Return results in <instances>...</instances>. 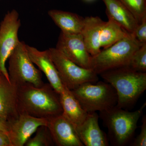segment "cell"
Segmentation results:
<instances>
[{"mask_svg": "<svg viewBox=\"0 0 146 146\" xmlns=\"http://www.w3.org/2000/svg\"><path fill=\"white\" fill-rule=\"evenodd\" d=\"M99 115L96 112L89 113L87 117L75 129L84 145L108 146L107 135L101 129L99 125Z\"/></svg>", "mask_w": 146, "mask_h": 146, "instance_id": "13", "label": "cell"}, {"mask_svg": "<svg viewBox=\"0 0 146 146\" xmlns=\"http://www.w3.org/2000/svg\"><path fill=\"white\" fill-rule=\"evenodd\" d=\"M56 48L77 65L90 69L91 56L81 34H69L61 32Z\"/></svg>", "mask_w": 146, "mask_h": 146, "instance_id": "9", "label": "cell"}, {"mask_svg": "<svg viewBox=\"0 0 146 146\" xmlns=\"http://www.w3.org/2000/svg\"><path fill=\"white\" fill-rule=\"evenodd\" d=\"M49 129L55 145L84 146L74 126L61 115L48 119Z\"/></svg>", "mask_w": 146, "mask_h": 146, "instance_id": "11", "label": "cell"}, {"mask_svg": "<svg viewBox=\"0 0 146 146\" xmlns=\"http://www.w3.org/2000/svg\"><path fill=\"white\" fill-rule=\"evenodd\" d=\"M146 106L145 102L139 109L133 112L115 106L100 112L99 117L107 128L108 138L111 145L124 146L131 143L138 120Z\"/></svg>", "mask_w": 146, "mask_h": 146, "instance_id": "3", "label": "cell"}, {"mask_svg": "<svg viewBox=\"0 0 146 146\" xmlns=\"http://www.w3.org/2000/svg\"><path fill=\"white\" fill-rule=\"evenodd\" d=\"M8 122L7 134L11 145L23 146L39 126L48 125V119L21 113L16 119Z\"/></svg>", "mask_w": 146, "mask_h": 146, "instance_id": "10", "label": "cell"}, {"mask_svg": "<svg viewBox=\"0 0 146 146\" xmlns=\"http://www.w3.org/2000/svg\"><path fill=\"white\" fill-rule=\"evenodd\" d=\"M103 24L101 30L100 42L101 48H106L120 39L127 36L128 33L119 25L110 18Z\"/></svg>", "mask_w": 146, "mask_h": 146, "instance_id": "19", "label": "cell"}, {"mask_svg": "<svg viewBox=\"0 0 146 146\" xmlns=\"http://www.w3.org/2000/svg\"><path fill=\"white\" fill-rule=\"evenodd\" d=\"M18 11H9L0 23V73L9 80L5 63L20 42L18 33L21 20Z\"/></svg>", "mask_w": 146, "mask_h": 146, "instance_id": "8", "label": "cell"}, {"mask_svg": "<svg viewBox=\"0 0 146 146\" xmlns=\"http://www.w3.org/2000/svg\"><path fill=\"white\" fill-rule=\"evenodd\" d=\"M9 130L8 122L0 117V130L7 133Z\"/></svg>", "mask_w": 146, "mask_h": 146, "instance_id": "26", "label": "cell"}, {"mask_svg": "<svg viewBox=\"0 0 146 146\" xmlns=\"http://www.w3.org/2000/svg\"><path fill=\"white\" fill-rule=\"evenodd\" d=\"M18 86L0 73V117L9 122L19 116Z\"/></svg>", "mask_w": 146, "mask_h": 146, "instance_id": "14", "label": "cell"}, {"mask_svg": "<svg viewBox=\"0 0 146 146\" xmlns=\"http://www.w3.org/2000/svg\"><path fill=\"white\" fill-rule=\"evenodd\" d=\"M142 44L133 34H129L91 56L90 69L99 75L110 70L128 66L132 55Z\"/></svg>", "mask_w": 146, "mask_h": 146, "instance_id": "4", "label": "cell"}, {"mask_svg": "<svg viewBox=\"0 0 146 146\" xmlns=\"http://www.w3.org/2000/svg\"><path fill=\"white\" fill-rule=\"evenodd\" d=\"M108 18L112 19L124 30L133 34L138 25L136 18L119 0H103Z\"/></svg>", "mask_w": 146, "mask_h": 146, "instance_id": "15", "label": "cell"}, {"mask_svg": "<svg viewBox=\"0 0 146 146\" xmlns=\"http://www.w3.org/2000/svg\"><path fill=\"white\" fill-rule=\"evenodd\" d=\"M115 89L117 107L127 110L134 106L146 89V73L138 72L125 66L100 74Z\"/></svg>", "mask_w": 146, "mask_h": 146, "instance_id": "2", "label": "cell"}, {"mask_svg": "<svg viewBox=\"0 0 146 146\" xmlns=\"http://www.w3.org/2000/svg\"><path fill=\"white\" fill-rule=\"evenodd\" d=\"M0 146H12L7 133L0 130Z\"/></svg>", "mask_w": 146, "mask_h": 146, "instance_id": "25", "label": "cell"}, {"mask_svg": "<svg viewBox=\"0 0 146 146\" xmlns=\"http://www.w3.org/2000/svg\"><path fill=\"white\" fill-rule=\"evenodd\" d=\"M136 18L138 23L146 16V0H119Z\"/></svg>", "mask_w": 146, "mask_h": 146, "instance_id": "21", "label": "cell"}, {"mask_svg": "<svg viewBox=\"0 0 146 146\" xmlns=\"http://www.w3.org/2000/svg\"><path fill=\"white\" fill-rule=\"evenodd\" d=\"M104 21L98 16L84 18V26L81 34L86 48L91 56L101 51L100 38L101 30Z\"/></svg>", "mask_w": 146, "mask_h": 146, "instance_id": "17", "label": "cell"}, {"mask_svg": "<svg viewBox=\"0 0 146 146\" xmlns=\"http://www.w3.org/2000/svg\"><path fill=\"white\" fill-rule=\"evenodd\" d=\"M48 14L61 32L66 34H81L84 26V18L76 13L52 9Z\"/></svg>", "mask_w": 146, "mask_h": 146, "instance_id": "18", "label": "cell"}, {"mask_svg": "<svg viewBox=\"0 0 146 146\" xmlns=\"http://www.w3.org/2000/svg\"><path fill=\"white\" fill-rule=\"evenodd\" d=\"M71 91L88 113L107 110L117 105V102L115 89L106 82H86Z\"/></svg>", "mask_w": 146, "mask_h": 146, "instance_id": "5", "label": "cell"}, {"mask_svg": "<svg viewBox=\"0 0 146 146\" xmlns=\"http://www.w3.org/2000/svg\"><path fill=\"white\" fill-rule=\"evenodd\" d=\"M141 130L139 135L131 143L130 146H146V116L144 115L142 117Z\"/></svg>", "mask_w": 146, "mask_h": 146, "instance_id": "23", "label": "cell"}, {"mask_svg": "<svg viewBox=\"0 0 146 146\" xmlns=\"http://www.w3.org/2000/svg\"><path fill=\"white\" fill-rule=\"evenodd\" d=\"M59 95L63 109L62 115L75 129L85 121L89 113L83 109L70 90L67 87L65 86Z\"/></svg>", "mask_w": 146, "mask_h": 146, "instance_id": "16", "label": "cell"}, {"mask_svg": "<svg viewBox=\"0 0 146 146\" xmlns=\"http://www.w3.org/2000/svg\"><path fill=\"white\" fill-rule=\"evenodd\" d=\"M17 96L20 114L48 119L63 112L60 95L49 83L39 87L30 83L21 84Z\"/></svg>", "mask_w": 146, "mask_h": 146, "instance_id": "1", "label": "cell"}, {"mask_svg": "<svg viewBox=\"0 0 146 146\" xmlns=\"http://www.w3.org/2000/svg\"><path fill=\"white\" fill-rule=\"evenodd\" d=\"M48 50L62 83L69 90H74L86 82L99 81L98 75L91 69L77 65L56 48H50Z\"/></svg>", "mask_w": 146, "mask_h": 146, "instance_id": "7", "label": "cell"}, {"mask_svg": "<svg viewBox=\"0 0 146 146\" xmlns=\"http://www.w3.org/2000/svg\"><path fill=\"white\" fill-rule=\"evenodd\" d=\"M35 135L30 138L25 144L26 146H52L55 145L51 134L47 126H39Z\"/></svg>", "mask_w": 146, "mask_h": 146, "instance_id": "20", "label": "cell"}, {"mask_svg": "<svg viewBox=\"0 0 146 146\" xmlns=\"http://www.w3.org/2000/svg\"><path fill=\"white\" fill-rule=\"evenodd\" d=\"M29 57L33 63L44 74L49 83L58 94L65 89L57 69L52 59L48 50L40 51L35 47L27 45Z\"/></svg>", "mask_w": 146, "mask_h": 146, "instance_id": "12", "label": "cell"}, {"mask_svg": "<svg viewBox=\"0 0 146 146\" xmlns=\"http://www.w3.org/2000/svg\"><path fill=\"white\" fill-rule=\"evenodd\" d=\"M128 66L134 70L146 72V43L142 44L134 53Z\"/></svg>", "mask_w": 146, "mask_h": 146, "instance_id": "22", "label": "cell"}, {"mask_svg": "<svg viewBox=\"0 0 146 146\" xmlns=\"http://www.w3.org/2000/svg\"><path fill=\"white\" fill-rule=\"evenodd\" d=\"M85 1H94V0H85Z\"/></svg>", "mask_w": 146, "mask_h": 146, "instance_id": "27", "label": "cell"}, {"mask_svg": "<svg viewBox=\"0 0 146 146\" xmlns=\"http://www.w3.org/2000/svg\"><path fill=\"white\" fill-rule=\"evenodd\" d=\"M133 35L141 44L146 43V16L138 24Z\"/></svg>", "mask_w": 146, "mask_h": 146, "instance_id": "24", "label": "cell"}, {"mask_svg": "<svg viewBox=\"0 0 146 146\" xmlns=\"http://www.w3.org/2000/svg\"><path fill=\"white\" fill-rule=\"evenodd\" d=\"M8 75L11 82L18 86L30 83L39 87L44 84L41 71L35 66L27 45L20 41L9 57Z\"/></svg>", "mask_w": 146, "mask_h": 146, "instance_id": "6", "label": "cell"}]
</instances>
